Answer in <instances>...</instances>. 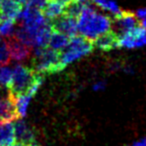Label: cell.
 <instances>
[{
	"instance_id": "1",
	"label": "cell",
	"mask_w": 146,
	"mask_h": 146,
	"mask_svg": "<svg viewBox=\"0 0 146 146\" xmlns=\"http://www.w3.org/2000/svg\"><path fill=\"white\" fill-rule=\"evenodd\" d=\"M77 27L82 36L93 41L112 28V19L97 13L91 3L84 1L82 12L78 18Z\"/></svg>"
},
{
	"instance_id": "2",
	"label": "cell",
	"mask_w": 146,
	"mask_h": 146,
	"mask_svg": "<svg viewBox=\"0 0 146 146\" xmlns=\"http://www.w3.org/2000/svg\"><path fill=\"white\" fill-rule=\"evenodd\" d=\"M32 68L40 74L60 72L63 66L60 60V52L50 47H35L32 59Z\"/></svg>"
},
{
	"instance_id": "3",
	"label": "cell",
	"mask_w": 146,
	"mask_h": 146,
	"mask_svg": "<svg viewBox=\"0 0 146 146\" xmlns=\"http://www.w3.org/2000/svg\"><path fill=\"white\" fill-rule=\"evenodd\" d=\"M38 75L39 73H37L32 67L25 66L23 64L14 65L12 69V79L9 86L11 94L14 97H17L26 93Z\"/></svg>"
},
{
	"instance_id": "4",
	"label": "cell",
	"mask_w": 146,
	"mask_h": 146,
	"mask_svg": "<svg viewBox=\"0 0 146 146\" xmlns=\"http://www.w3.org/2000/svg\"><path fill=\"white\" fill-rule=\"evenodd\" d=\"M93 42L82 35H75L70 38L68 45L60 52V60L63 68L73 61L87 55L93 50Z\"/></svg>"
},
{
	"instance_id": "5",
	"label": "cell",
	"mask_w": 146,
	"mask_h": 146,
	"mask_svg": "<svg viewBox=\"0 0 146 146\" xmlns=\"http://www.w3.org/2000/svg\"><path fill=\"white\" fill-rule=\"evenodd\" d=\"M119 47L125 48H136L146 45V29L141 25L123 33L118 36Z\"/></svg>"
},
{
	"instance_id": "6",
	"label": "cell",
	"mask_w": 146,
	"mask_h": 146,
	"mask_svg": "<svg viewBox=\"0 0 146 146\" xmlns=\"http://www.w3.org/2000/svg\"><path fill=\"white\" fill-rule=\"evenodd\" d=\"M50 21H51V26H52L53 31L63 33V34L69 36L70 38L77 35V31H78L77 19L72 18L70 16H67L65 14H62L59 17H57V18Z\"/></svg>"
},
{
	"instance_id": "7",
	"label": "cell",
	"mask_w": 146,
	"mask_h": 146,
	"mask_svg": "<svg viewBox=\"0 0 146 146\" xmlns=\"http://www.w3.org/2000/svg\"><path fill=\"white\" fill-rule=\"evenodd\" d=\"M112 26H115L116 30L114 31L115 32L118 31L119 32L118 36H119V35L138 26L137 17L134 13L130 12V11H121L118 14L114 15L113 19H112Z\"/></svg>"
},
{
	"instance_id": "8",
	"label": "cell",
	"mask_w": 146,
	"mask_h": 146,
	"mask_svg": "<svg viewBox=\"0 0 146 146\" xmlns=\"http://www.w3.org/2000/svg\"><path fill=\"white\" fill-rule=\"evenodd\" d=\"M7 46H8L10 58L17 62H21L27 59L31 54V47L25 43L21 42L14 36L6 37Z\"/></svg>"
},
{
	"instance_id": "9",
	"label": "cell",
	"mask_w": 146,
	"mask_h": 146,
	"mask_svg": "<svg viewBox=\"0 0 146 146\" xmlns=\"http://www.w3.org/2000/svg\"><path fill=\"white\" fill-rule=\"evenodd\" d=\"M13 125H14L15 140L18 143L25 144L27 146H40L35 139L33 131L25 123V121L18 118Z\"/></svg>"
},
{
	"instance_id": "10",
	"label": "cell",
	"mask_w": 146,
	"mask_h": 146,
	"mask_svg": "<svg viewBox=\"0 0 146 146\" xmlns=\"http://www.w3.org/2000/svg\"><path fill=\"white\" fill-rule=\"evenodd\" d=\"M20 118L16 108L15 97L11 94L7 98H0V122H12Z\"/></svg>"
},
{
	"instance_id": "11",
	"label": "cell",
	"mask_w": 146,
	"mask_h": 146,
	"mask_svg": "<svg viewBox=\"0 0 146 146\" xmlns=\"http://www.w3.org/2000/svg\"><path fill=\"white\" fill-rule=\"evenodd\" d=\"M92 42H93L94 47L104 51H109L111 49L116 48V47H119L118 34L113 29H110L107 32L101 34L96 39H94Z\"/></svg>"
},
{
	"instance_id": "12",
	"label": "cell",
	"mask_w": 146,
	"mask_h": 146,
	"mask_svg": "<svg viewBox=\"0 0 146 146\" xmlns=\"http://www.w3.org/2000/svg\"><path fill=\"white\" fill-rule=\"evenodd\" d=\"M22 10V4L14 0H0V18L16 20Z\"/></svg>"
},
{
	"instance_id": "13",
	"label": "cell",
	"mask_w": 146,
	"mask_h": 146,
	"mask_svg": "<svg viewBox=\"0 0 146 146\" xmlns=\"http://www.w3.org/2000/svg\"><path fill=\"white\" fill-rule=\"evenodd\" d=\"M15 142L14 125L11 122L0 124V146H11Z\"/></svg>"
},
{
	"instance_id": "14",
	"label": "cell",
	"mask_w": 146,
	"mask_h": 146,
	"mask_svg": "<svg viewBox=\"0 0 146 146\" xmlns=\"http://www.w3.org/2000/svg\"><path fill=\"white\" fill-rule=\"evenodd\" d=\"M69 41H70L69 36L63 34V33L57 32V31H53L50 36V39H49L48 46L50 48L54 49V50L61 52L68 45Z\"/></svg>"
},
{
	"instance_id": "15",
	"label": "cell",
	"mask_w": 146,
	"mask_h": 146,
	"mask_svg": "<svg viewBox=\"0 0 146 146\" xmlns=\"http://www.w3.org/2000/svg\"><path fill=\"white\" fill-rule=\"evenodd\" d=\"M64 5L60 4V3L53 1V0H49V2L43 9V14L49 20H53V19L57 18L60 15L63 14L64 12Z\"/></svg>"
},
{
	"instance_id": "16",
	"label": "cell",
	"mask_w": 146,
	"mask_h": 146,
	"mask_svg": "<svg viewBox=\"0 0 146 146\" xmlns=\"http://www.w3.org/2000/svg\"><path fill=\"white\" fill-rule=\"evenodd\" d=\"M34 94H32L31 92L27 91L26 93L21 94V95L15 97V102H16V108L17 112H18L19 116L20 117H24L25 114L27 111V107H28V104L30 102L31 98L33 97Z\"/></svg>"
},
{
	"instance_id": "17",
	"label": "cell",
	"mask_w": 146,
	"mask_h": 146,
	"mask_svg": "<svg viewBox=\"0 0 146 146\" xmlns=\"http://www.w3.org/2000/svg\"><path fill=\"white\" fill-rule=\"evenodd\" d=\"M82 8H83V3H81L80 1H72L71 3H69L68 5L64 7V12L63 14L70 16L72 18H75L78 20L80 14L82 12Z\"/></svg>"
},
{
	"instance_id": "18",
	"label": "cell",
	"mask_w": 146,
	"mask_h": 146,
	"mask_svg": "<svg viewBox=\"0 0 146 146\" xmlns=\"http://www.w3.org/2000/svg\"><path fill=\"white\" fill-rule=\"evenodd\" d=\"M94 4L99 6L100 8L111 12L113 15H116L121 12L119 6L114 0H91Z\"/></svg>"
},
{
	"instance_id": "19",
	"label": "cell",
	"mask_w": 146,
	"mask_h": 146,
	"mask_svg": "<svg viewBox=\"0 0 146 146\" xmlns=\"http://www.w3.org/2000/svg\"><path fill=\"white\" fill-rule=\"evenodd\" d=\"M12 79V69L8 66H3L0 68V86L8 87L10 86Z\"/></svg>"
},
{
	"instance_id": "20",
	"label": "cell",
	"mask_w": 146,
	"mask_h": 146,
	"mask_svg": "<svg viewBox=\"0 0 146 146\" xmlns=\"http://www.w3.org/2000/svg\"><path fill=\"white\" fill-rule=\"evenodd\" d=\"M49 0H27L25 6L43 11V9L45 8Z\"/></svg>"
},
{
	"instance_id": "21",
	"label": "cell",
	"mask_w": 146,
	"mask_h": 146,
	"mask_svg": "<svg viewBox=\"0 0 146 146\" xmlns=\"http://www.w3.org/2000/svg\"><path fill=\"white\" fill-rule=\"evenodd\" d=\"M106 87V83H105V81H98V82H96L95 84L93 85V90L94 91H100V90H103L104 88Z\"/></svg>"
},
{
	"instance_id": "22",
	"label": "cell",
	"mask_w": 146,
	"mask_h": 146,
	"mask_svg": "<svg viewBox=\"0 0 146 146\" xmlns=\"http://www.w3.org/2000/svg\"><path fill=\"white\" fill-rule=\"evenodd\" d=\"M136 17L138 19H143L146 17V8H143V9H139V10L136 11Z\"/></svg>"
},
{
	"instance_id": "23",
	"label": "cell",
	"mask_w": 146,
	"mask_h": 146,
	"mask_svg": "<svg viewBox=\"0 0 146 146\" xmlns=\"http://www.w3.org/2000/svg\"><path fill=\"white\" fill-rule=\"evenodd\" d=\"M132 146H146V138L139 140V141H136L132 144Z\"/></svg>"
},
{
	"instance_id": "24",
	"label": "cell",
	"mask_w": 146,
	"mask_h": 146,
	"mask_svg": "<svg viewBox=\"0 0 146 146\" xmlns=\"http://www.w3.org/2000/svg\"><path fill=\"white\" fill-rule=\"evenodd\" d=\"M53 1H56V2L60 3V4L64 5V6H66V5H68L69 3L72 2L73 0H53Z\"/></svg>"
},
{
	"instance_id": "25",
	"label": "cell",
	"mask_w": 146,
	"mask_h": 146,
	"mask_svg": "<svg viewBox=\"0 0 146 146\" xmlns=\"http://www.w3.org/2000/svg\"><path fill=\"white\" fill-rule=\"evenodd\" d=\"M124 72L126 73H133V68L131 66H125L124 67Z\"/></svg>"
},
{
	"instance_id": "26",
	"label": "cell",
	"mask_w": 146,
	"mask_h": 146,
	"mask_svg": "<svg viewBox=\"0 0 146 146\" xmlns=\"http://www.w3.org/2000/svg\"><path fill=\"white\" fill-rule=\"evenodd\" d=\"M140 25H141L143 28L146 29V17H145V18H143V19H141V24H140Z\"/></svg>"
},
{
	"instance_id": "27",
	"label": "cell",
	"mask_w": 146,
	"mask_h": 146,
	"mask_svg": "<svg viewBox=\"0 0 146 146\" xmlns=\"http://www.w3.org/2000/svg\"><path fill=\"white\" fill-rule=\"evenodd\" d=\"M11 146H27V145L22 144V143H16V144H13V145H11Z\"/></svg>"
},
{
	"instance_id": "28",
	"label": "cell",
	"mask_w": 146,
	"mask_h": 146,
	"mask_svg": "<svg viewBox=\"0 0 146 146\" xmlns=\"http://www.w3.org/2000/svg\"><path fill=\"white\" fill-rule=\"evenodd\" d=\"M76 1H80V2H84V1H87V0H76Z\"/></svg>"
},
{
	"instance_id": "29",
	"label": "cell",
	"mask_w": 146,
	"mask_h": 146,
	"mask_svg": "<svg viewBox=\"0 0 146 146\" xmlns=\"http://www.w3.org/2000/svg\"><path fill=\"white\" fill-rule=\"evenodd\" d=\"M1 123H2V122H0V124H1Z\"/></svg>"
}]
</instances>
